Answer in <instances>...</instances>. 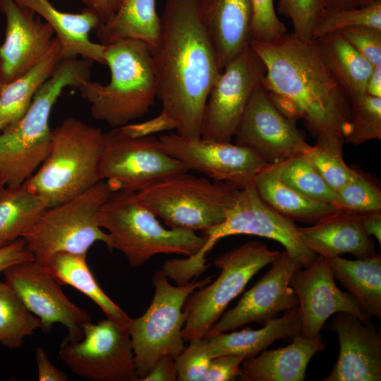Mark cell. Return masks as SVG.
Wrapping results in <instances>:
<instances>
[{"label":"cell","instance_id":"cell-18","mask_svg":"<svg viewBox=\"0 0 381 381\" xmlns=\"http://www.w3.org/2000/svg\"><path fill=\"white\" fill-rule=\"evenodd\" d=\"M271 265L236 306L222 315L207 335L230 332L249 323L264 325L281 312L298 306V297L289 283L302 265L285 250Z\"/></svg>","mask_w":381,"mask_h":381},{"label":"cell","instance_id":"cell-24","mask_svg":"<svg viewBox=\"0 0 381 381\" xmlns=\"http://www.w3.org/2000/svg\"><path fill=\"white\" fill-rule=\"evenodd\" d=\"M13 1L32 10L52 28L64 57H83L105 65V45L90 39V32L101 25L93 11L85 8L79 13L63 12L49 0Z\"/></svg>","mask_w":381,"mask_h":381},{"label":"cell","instance_id":"cell-41","mask_svg":"<svg viewBox=\"0 0 381 381\" xmlns=\"http://www.w3.org/2000/svg\"><path fill=\"white\" fill-rule=\"evenodd\" d=\"M175 358L178 381H203L212 359L206 337L193 339Z\"/></svg>","mask_w":381,"mask_h":381},{"label":"cell","instance_id":"cell-54","mask_svg":"<svg viewBox=\"0 0 381 381\" xmlns=\"http://www.w3.org/2000/svg\"><path fill=\"white\" fill-rule=\"evenodd\" d=\"M6 83L4 78V74L1 66V61H0V94L4 88V86L5 85Z\"/></svg>","mask_w":381,"mask_h":381},{"label":"cell","instance_id":"cell-38","mask_svg":"<svg viewBox=\"0 0 381 381\" xmlns=\"http://www.w3.org/2000/svg\"><path fill=\"white\" fill-rule=\"evenodd\" d=\"M334 205L341 212L353 214L381 210V190L366 174L356 170L353 178L335 191Z\"/></svg>","mask_w":381,"mask_h":381},{"label":"cell","instance_id":"cell-5","mask_svg":"<svg viewBox=\"0 0 381 381\" xmlns=\"http://www.w3.org/2000/svg\"><path fill=\"white\" fill-rule=\"evenodd\" d=\"M104 132L69 117L52 130L48 152L22 185L52 207L81 194L98 181Z\"/></svg>","mask_w":381,"mask_h":381},{"label":"cell","instance_id":"cell-6","mask_svg":"<svg viewBox=\"0 0 381 381\" xmlns=\"http://www.w3.org/2000/svg\"><path fill=\"white\" fill-rule=\"evenodd\" d=\"M97 219L107 234L109 250L122 253L133 267L143 266L159 254L193 255L207 240L194 231L165 228L137 192L111 191Z\"/></svg>","mask_w":381,"mask_h":381},{"label":"cell","instance_id":"cell-9","mask_svg":"<svg viewBox=\"0 0 381 381\" xmlns=\"http://www.w3.org/2000/svg\"><path fill=\"white\" fill-rule=\"evenodd\" d=\"M211 279L209 276L174 286L162 270L153 274L155 292L150 305L141 316L131 319L127 329L132 342L137 380L146 375L162 356L169 354L176 358L183 350L185 302L190 294Z\"/></svg>","mask_w":381,"mask_h":381},{"label":"cell","instance_id":"cell-25","mask_svg":"<svg viewBox=\"0 0 381 381\" xmlns=\"http://www.w3.org/2000/svg\"><path fill=\"white\" fill-rule=\"evenodd\" d=\"M325 347L320 334L314 338L299 335L284 347L245 359L238 377L243 381H303L310 359Z\"/></svg>","mask_w":381,"mask_h":381},{"label":"cell","instance_id":"cell-14","mask_svg":"<svg viewBox=\"0 0 381 381\" xmlns=\"http://www.w3.org/2000/svg\"><path fill=\"white\" fill-rule=\"evenodd\" d=\"M266 71L264 62L250 44L224 68L206 101L202 138L231 141L252 95L264 85Z\"/></svg>","mask_w":381,"mask_h":381},{"label":"cell","instance_id":"cell-10","mask_svg":"<svg viewBox=\"0 0 381 381\" xmlns=\"http://www.w3.org/2000/svg\"><path fill=\"white\" fill-rule=\"evenodd\" d=\"M279 254L255 240L217 258L213 264L221 270L218 277L212 283L195 290L185 302L186 319L182 329L184 341L205 337L250 279Z\"/></svg>","mask_w":381,"mask_h":381},{"label":"cell","instance_id":"cell-40","mask_svg":"<svg viewBox=\"0 0 381 381\" xmlns=\"http://www.w3.org/2000/svg\"><path fill=\"white\" fill-rule=\"evenodd\" d=\"M325 8V0H279L278 13L291 21L293 34L303 41L313 40L314 30Z\"/></svg>","mask_w":381,"mask_h":381},{"label":"cell","instance_id":"cell-53","mask_svg":"<svg viewBox=\"0 0 381 381\" xmlns=\"http://www.w3.org/2000/svg\"><path fill=\"white\" fill-rule=\"evenodd\" d=\"M6 186V183L4 174L0 170V193Z\"/></svg>","mask_w":381,"mask_h":381},{"label":"cell","instance_id":"cell-22","mask_svg":"<svg viewBox=\"0 0 381 381\" xmlns=\"http://www.w3.org/2000/svg\"><path fill=\"white\" fill-rule=\"evenodd\" d=\"M198 10L222 71L250 44V0H198Z\"/></svg>","mask_w":381,"mask_h":381},{"label":"cell","instance_id":"cell-50","mask_svg":"<svg viewBox=\"0 0 381 381\" xmlns=\"http://www.w3.org/2000/svg\"><path fill=\"white\" fill-rule=\"evenodd\" d=\"M365 231L370 236H373L381 243V210L373 211L361 216Z\"/></svg>","mask_w":381,"mask_h":381},{"label":"cell","instance_id":"cell-20","mask_svg":"<svg viewBox=\"0 0 381 381\" xmlns=\"http://www.w3.org/2000/svg\"><path fill=\"white\" fill-rule=\"evenodd\" d=\"M6 18L5 39L0 46V61L6 83L32 69L51 49L52 28L32 10L13 0H0Z\"/></svg>","mask_w":381,"mask_h":381},{"label":"cell","instance_id":"cell-12","mask_svg":"<svg viewBox=\"0 0 381 381\" xmlns=\"http://www.w3.org/2000/svg\"><path fill=\"white\" fill-rule=\"evenodd\" d=\"M187 171L181 162L162 150L155 135L133 137L121 127L104 133L99 175L112 191L138 192Z\"/></svg>","mask_w":381,"mask_h":381},{"label":"cell","instance_id":"cell-42","mask_svg":"<svg viewBox=\"0 0 381 381\" xmlns=\"http://www.w3.org/2000/svg\"><path fill=\"white\" fill-rule=\"evenodd\" d=\"M250 2L253 11L251 40L272 42L288 32L286 25L277 16L274 0H250Z\"/></svg>","mask_w":381,"mask_h":381},{"label":"cell","instance_id":"cell-27","mask_svg":"<svg viewBox=\"0 0 381 381\" xmlns=\"http://www.w3.org/2000/svg\"><path fill=\"white\" fill-rule=\"evenodd\" d=\"M259 196L293 222L315 224L341 212L332 204L317 201L292 189L280 179L275 164H269L253 179Z\"/></svg>","mask_w":381,"mask_h":381},{"label":"cell","instance_id":"cell-8","mask_svg":"<svg viewBox=\"0 0 381 381\" xmlns=\"http://www.w3.org/2000/svg\"><path fill=\"white\" fill-rule=\"evenodd\" d=\"M112 190L101 180L58 205L47 208L23 238L34 260L42 265L54 255H87L96 242L107 243L97 215Z\"/></svg>","mask_w":381,"mask_h":381},{"label":"cell","instance_id":"cell-49","mask_svg":"<svg viewBox=\"0 0 381 381\" xmlns=\"http://www.w3.org/2000/svg\"><path fill=\"white\" fill-rule=\"evenodd\" d=\"M85 8L93 11L101 25L108 22L117 11L122 0H80Z\"/></svg>","mask_w":381,"mask_h":381},{"label":"cell","instance_id":"cell-55","mask_svg":"<svg viewBox=\"0 0 381 381\" xmlns=\"http://www.w3.org/2000/svg\"><path fill=\"white\" fill-rule=\"evenodd\" d=\"M377 1H378V0H367V4L373 3V2Z\"/></svg>","mask_w":381,"mask_h":381},{"label":"cell","instance_id":"cell-33","mask_svg":"<svg viewBox=\"0 0 381 381\" xmlns=\"http://www.w3.org/2000/svg\"><path fill=\"white\" fill-rule=\"evenodd\" d=\"M47 208L23 186H6L0 193V248L23 238Z\"/></svg>","mask_w":381,"mask_h":381},{"label":"cell","instance_id":"cell-45","mask_svg":"<svg viewBox=\"0 0 381 381\" xmlns=\"http://www.w3.org/2000/svg\"><path fill=\"white\" fill-rule=\"evenodd\" d=\"M34 258L23 238H20L0 248V274L7 267L24 261L33 260Z\"/></svg>","mask_w":381,"mask_h":381},{"label":"cell","instance_id":"cell-36","mask_svg":"<svg viewBox=\"0 0 381 381\" xmlns=\"http://www.w3.org/2000/svg\"><path fill=\"white\" fill-rule=\"evenodd\" d=\"M275 166L282 181L292 189L310 199L334 205L335 192L303 155Z\"/></svg>","mask_w":381,"mask_h":381},{"label":"cell","instance_id":"cell-11","mask_svg":"<svg viewBox=\"0 0 381 381\" xmlns=\"http://www.w3.org/2000/svg\"><path fill=\"white\" fill-rule=\"evenodd\" d=\"M248 234L274 240L303 267L317 258L303 243L298 226L268 205L258 194L252 183L237 188L235 202L224 221L202 233L207 238L201 249L189 257L193 267L207 268L206 256L221 239L233 235Z\"/></svg>","mask_w":381,"mask_h":381},{"label":"cell","instance_id":"cell-52","mask_svg":"<svg viewBox=\"0 0 381 381\" xmlns=\"http://www.w3.org/2000/svg\"><path fill=\"white\" fill-rule=\"evenodd\" d=\"M326 9L353 8L367 5V0H325Z\"/></svg>","mask_w":381,"mask_h":381},{"label":"cell","instance_id":"cell-35","mask_svg":"<svg viewBox=\"0 0 381 381\" xmlns=\"http://www.w3.org/2000/svg\"><path fill=\"white\" fill-rule=\"evenodd\" d=\"M40 327V319L8 284L0 280V344L9 349L19 348L25 337Z\"/></svg>","mask_w":381,"mask_h":381},{"label":"cell","instance_id":"cell-19","mask_svg":"<svg viewBox=\"0 0 381 381\" xmlns=\"http://www.w3.org/2000/svg\"><path fill=\"white\" fill-rule=\"evenodd\" d=\"M328 260L318 255L308 267L297 270L290 280L298 299L301 335L314 338L337 313H351L362 322L372 321L356 298L337 286Z\"/></svg>","mask_w":381,"mask_h":381},{"label":"cell","instance_id":"cell-46","mask_svg":"<svg viewBox=\"0 0 381 381\" xmlns=\"http://www.w3.org/2000/svg\"><path fill=\"white\" fill-rule=\"evenodd\" d=\"M121 129L133 137L153 135L160 131L174 129L172 125L159 114L157 117L143 123H131L121 126Z\"/></svg>","mask_w":381,"mask_h":381},{"label":"cell","instance_id":"cell-30","mask_svg":"<svg viewBox=\"0 0 381 381\" xmlns=\"http://www.w3.org/2000/svg\"><path fill=\"white\" fill-rule=\"evenodd\" d=\"M327 260L334 279L356 298L368 315L380 319V255L356 260L337 256Z\"/></svg>","mask_w":381,"mask_h":381},{"label":"cell","instance_id":"cell-51","mask_svg":"<svg viewBox=\"0 0 381 381\" xmlns=\"http://www.w3.org/2000/svg\"><path fill=\"white\" fill-rule=\"evenodd\" d=\"M365 94L381 97V66H375L367 80Z\"/></svg>","mask_w":381,"mask_h":381},{"label":"cell","instance_id":"cell-44","mask_svg":"<svg viewBox=\"0 0 381 381\" xmlns=\"http://www.w3.org/2000/svg\"><path fill=\"white\" fill-rule=\"evenodd\" d=\"M243 356L228 355L211 359L203 381H232L239 375Z\"/></svg>","mask_w":381,"mask_h":381},{"label":"cell","instance_id":"cell-21","mask_svg":"<svg viewBox=\"0 0 381 381\" xmlns=\"http://www.w3.org/2000/svg\"><path fill=\"white\" fill-rule=\"evenodd\" d=\"M323 328L336 332L339 343L337 362L323 381L381 380V334L373 321L339 312Z\"/></svg>","mask_w":381,"mask_h":381},{"label":"cell","instance_id":"cell-7","mask_svg":"<svg viewBox=\"0 0 381 381\" xmlns=\"http://www.w3.org/2000/svg\"><path fill=\"white\" fill-rule=\"evenodd\" d=\"M237 188L184 172L137 192L142 202L171 229L203 233L223 222Z\"/></svg>","mask_w":381,"mask_h":381},{"label":"cell","instance_id":"cell-29","mask_svg":"<svg viewBox=\"0 0 381 381\" xmlns=\"http://www.w3.org/2000/svg\"><path fill=\"white\" fill-rule=\"evenodd\" d=\"M314 40L327 68L349 102L364 96L373 68L371 64L337 32Z\"/></svg>","mask_w":381,"mask_h":381},{"label":"cell","instance_id":"cell-2","mask_svg":"<svg viewBox=\"0 0 381 381\" xmlns=\"http://www.w3.org/2000/svg\"><path fill=\"white\" fill-rule=\"evenodd\" d=\"M266 67L264 87L276 107L296 121L303 118L316 135L345 138L350 131V102L327 68L315 40L292 32L272 42L250 40Z\"/></svg>","mask_w":381,"mask_h":381},{"label":"cell","instance_id":"cell-15","mask_svg":"<svg viewBox=\"0 0 381 381\" xmlns=\"http://www.w3.org/2000/svg\"><path fill=\"white\" fill-rule=\"evenodd\" d=\"M163 151L181 162L189 171L205 175L213 181L237 188L252 183L269 165L252 150L230 142L190 138L176 133L161 134Z\"/></svg>","mask_w":381,"mask_h":381},{"label":"cell","instance_id":"cell-26","mask_svg":"<svg viewBox=\"0 0 381 381\" xmlns=\"http://www.w3.org/2000/svg\"><path fill=\"white\" fill-rule=\"evenodd\" d=\"M298 306L266 322L259 329L246 327L240 331L218 332L205 337L212 358L228 355L253 357L277 340L291 341L301 335Z\"/></svg>","mask_w":381,"mask_h":381},{"label":"cell","instance_id":"cell-4","mask_svg":"<svg viewBox=\"0 0 381 381\" xmlns=\"http://www.w3.org/2000/svg\"><path fill=\"white\" fill-rule=\"evenodd\" d=\"M106 84L85 81L76 89L90 104L92 116L112 128L121 127L149 112L157 99V83L150 47L135 40L105 45Z\"/></svg>","mask_w":381,"mask_h":381},{"label":"cell","instance_id":"cell-16","mask_svg":"<svg viewBox=\"0 0 381 381\" xmlns=\"http://www.w3.org/2000/svg\"><path fill=\"white\" fill-rule=\"evenodd\" d=\"M2 274L4 282L40 319L44 333H49L54 324L59 323L67 328L70 339H82L83 327L92 321L91 315L71 301L44 265L35 260L24 261L7 267Z\"/></svg>","mask_w":381,"mask_h":381},{"label":"cell","instance_id":"cell-39","mask_svg":"<svg viewBox=\"0 0 381 381\" xmlns=\"http://www.w3.org/2000/svg\"><path fill=\"white\" fill-rule=\"evenodd\" d=\"M351 129L344 142L358 145L381 139V97L368 95L350 102Z\"/></svg>","mask_w":381,"mask_h":381},{"label":"cell","instance_id":"cell-31","mask_svg":"<svg viewBox=\"0 0 381 381\" xmlns=\"http://www.w3.org/2000/svg\"><path fill=\"white\" fill-rule=\"evenodd\" d=\"M87 255L61 253L44 264L52 274L63 284L71 286L91 299L106 315L122 328L128 329L130 318L101 289L87 262Z\"/></svg>","mask_w":381,"mask_h":381},{"label":"cell","instance_id":"cell-37","mask_svg":"<svg viewBox=\"0 0 381 381\" xmlns=\"http://www.w3.org/2000/svg\"><path fill=\"white\" fill-rule=\"evenodd\" d=\"M358 26L381 30V0L353 8L325 9L314 30L313 39Z\"/></svg>","mask_w":381,"mask_h":381},{"label":"cell","instance_id":"cell-13","mask_svg":"<svg viewBox=\"0 0 381 381\" xmlns=\"http://www.w3.org/2000/svg\"><path fill=\"white\" fill-rule=\"evenodd\" d=\"M59 356L74 374L90 380H138L128 331L108 318L86 323L80 340L65 337Z\"/></svg>","mask_w":381,"mask_h":381},{"label":"cell","instance_id":"cell-23","mask_svg":"<svg viewBox=\"0 0 381 381\" xmlns=\"http://www.w3.org/2000/svg\"><path fill=\"white\" fill-rule=\"evenodd\" d=\"M361 214L339 212L313 226H298L304 245L317 255L326 258L349 253L357 258L376 254L375 244L365 231Z\"/></svg>","mask_w":381,"mask_h":381},{"label":"cell","instance_id":"cell-3","mask_svg":"<svg viewBox=\"0 0 381 381\" xmlns=\"http://www.w3.org/2000/svg\"><path fill=\"white\" fill-rule=\"evenodd\" d=\"M92 64L85 58L63 57L24 115L0 132V170L7 186H22L41 165L51 142L52 108L64 89L90 79Z\"/></svg>","mask_w":381,"mask_h":381},{"label":"cell","instance_id":"cell-28","mask_svg":"<svg viewBox=\"0 0 381 381\" xmlns=\"http://www.w3.org/2000/svg\"><path fill=\"white\" fill-rule=\"evenodd\" d=\"M156 1L122 0L114 16L96 29L99 43L107 45L123 40H135L153 49L161 32Z\"/></svg>","mask_w":381,"mask_h":381},{"label":"cell","instance_id":"cell-17","mask_svg":"<svg viewBox=\"0 0 381 381\" xmlns=\"http://www.w3.org/2000/svg\"><path fill=\"white\" fill-rule=\"evenodd\" d=\"M234 138L236 145L252 150L268 164L303 155L310 146L295 121L272 103L264 85L252 95Z\"/></svg>","mask_w":381,"mask_h":381},{"label":"cell","instance_id":"cell-34","mask_svg":"<svg viewBox=\"0 0 381 381\" xmlns=\"http://www.w3.org/2000/svg\"><path fill=\"white\" fill-rule=\"evenodd\" d=\"M344 138L339 134L320 133L315 144L310 145L303 154L334 192L350 181L356 171L344 160Z\"/></svg>","mask_w":381,"mask_h":381},{"label":"cell","instance_id":"cell-32","mask_svg":"<svg viewBox=\"0 0 381 381\" xmlns=\"http://www.w3.org/2000/svg\"><path fill=\"white\" fill-rule=\"evenodd\" d=\"M63 57L61 44L55 37L51 49L32 69L5 84L0 94V132L24 115Z\"/></svg>","mask_w":381,"mask_h":381},{"label":"cell","instance_id":"cell-1","mask_svg":"<svg viewBox=\"0 0 381 381\" xmlns=\"http://www.w3.org/2000/svg\"><path fill=\"white\" fill-rule=\"evenodd\" d=\"M157 45L151 50L160 113L176 133L201 137L206 101L220 74L198 0H165Z\"/></svg>","mask_w":381,"mask_h":381},{"label":"cell","instance_id":"cell-47","mask_svg":"<svg viewBox=\"0 0 381 381\" xmlns=\"http://www.w3.org/2000/svg\"><path fill=\"white\" fill-rule=\"evenodd\" d=\"M177 369L175 357L166 354L160 357L148 373L139 381H176Z\"/></svg>","mask_w":381,"mask_h":381},{"label":"cell","instance_id":"cell-48","mask_svg":"<svg viewBox=\"0 0 381 381\" xmlns=\"http://www.w3.org/2000/svg\"><path fill=\"white\" fill-rule=\"evenodd\" d=\"M37 366V380L39 381H67L68 375L55 367L50 361L44 349L37 347L35 353Z\"/></svg>","mask_w":381,"mask_h":381},{"label":"cell","instance_id":"cell-43","mask_svg":"<svg viewBox=\"0 0 381 381\" xmlns=\"http://www.w3.org/2000/svg\"><path fill=\"white\" fill-rule=\"evenodd\" d=\"M337 32L373 67L381 66V30L358 26L347 28Z\"/></svg>","mask_w":381,"mask_h":381}]
</instances>
